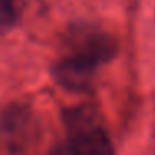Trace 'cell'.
Masks as SVG:
<instances>
[{"label": "cell", "mask_w": 155, "mask_h": 155, "mask_svg": "<svg viewBox=\"0 0 155 155\" xmlns=\"http://www.w3.org/2000/svg\"><path fill=\"white\" fill-rule=\"evenodd\" d=\"M64 124L75 155H115L102 115L95 105L80 104L67 108L64 112Z\"/></svg>", "instance_id": "6da1fadb"}, {"label": "cell", "mask_w": 155, "mask_h": 155, "mask_svg": "<svg viewBox=\"0 0 155 155\" xmlns=\"http://www.w3.org/2000/svg\"><path fill=\"white\" fill-rule=\"evenodd\" d=\"M37 132L35 115L27 105L12 104L0 112V143L8 152H22Z\"/></svg>", "instance_id": "7a4b0ae2"}, {"label": "cell", "mask_w": 155, "mask_h": 155, "mask_svg": "<svg viewBox=\"0 0 155 155\" xmlns=\"http://www.w3.org/2000/svg\"><path fill=\"white\" fill-rule=\"evenodd\" d=\"M117 54V44L110 35L98 30L75 32L72 37V57H77L84 62H88L94 67L105 64Z\"/></svg>", "instance_id": "3957f363"}, {"label": "cell", "mask_w": 155, "mask_h": 155, "mask_svg": "<svg viewBox=\"0 0 155 155\" xmlns=\"http://www.w3.org/2000/svg\"><path fill=\"white\" fill-rule=\"evenodd\" d=\"M95 70L97 67H94L92 64L68 55L55 65L52 74L60 87L72 92H84L88 90L94 84Z\"/></svg>", "instance_id": "277c9868"}, {"label": "cell", "mask_w": 155, "mask_h": 155, "mask_svg": "<svg viewBox=\"0 0 155 155\" xmlns=\"http://www.w3.org/2000/svg\"><path fill=\"white\" fill-rule=\"evenodd\" d=\"M17 22V10L12 0H0V34L8 32Z\"/></svg>", "instance_id": "5b68a950"}, {"label": "cell", "mask_w": 155, "mask_h": 155, "mask_svg": "<svg viewBox=\"0 0 155 155\" xmlns=\"http://www.w3.org/2000/svg\"><path fill=\"white\" fill-rule=\"evenodd\" d=\"M50 155H75L74 148L70 147V143H64V145H57L54 150L50 152Z\"/></svg>", "instance_id": "8992f818"}]
</instances>
